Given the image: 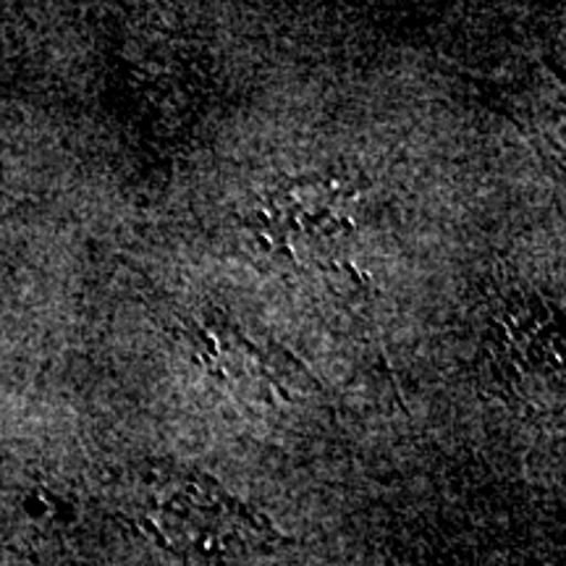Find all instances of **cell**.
I'll list each match as a JSON object with an SVG mask.
<instances>
[{"label":"cell","mask_w":566,"mask_h":566,"mask_svg":"<svg viewBox=\"0 0 566 566\" xmlns=\"http://www.w3.org/2000/svg\"><path fill=\"white\" fill-rule=\"evenodd\" d=\"M478 370L506 401L535 405L562 388V310L522 286L495 289L480 325Z\"/></svg>","instance_id":"obj_1"},{"label":"cell","mask_w":566,"mask_h":566,"mask_svg":"<svg viewBox=\"0 0 566 566\" xmlns=\"http://www.w3.org/2000/svg\"><path fill=\"white\" fill-rule=\"evenodd\" d=\"M139 525L163 548L200 558L239 556L260 537H271L265 522L252 520L242 501L216 480L176 467L153 472Z\"/></svg>","instance_id":"obj_2"},{"label":"cell","mask_w":566,"mask_h":566,"mask_svg":"<svg viewBox=\"0 0 566 566\" xmlns=\"http://www.w3.org/2000/svg\"><path fill=\"white\" fill-rule=\"evenodd\" d=\"M359 187L346 176H296L279 184L247 216V229L273 258L325 268L346 252Z\"/></svg>","instance_id":"obj_3"},{"label":"cell","mask_w":566,"mask_h":566,"mask_svg":"<svg viewBox=\"0 0 566 566\" xmlns=\"http://www.w3.org/2000/svg\"><path fill=\"white\" fill-rule=\"evenodd\" d=\"M181 334L187 336L205 370L221 384L244 386L247 391L263 388L268 399L275 391L283 401H292L294 391L307 378V370L292 354L275 344H258L244 334L242 325L223 313L181 321Z\"/></svg>","instance_id":"obj_4"}]
</instances>
